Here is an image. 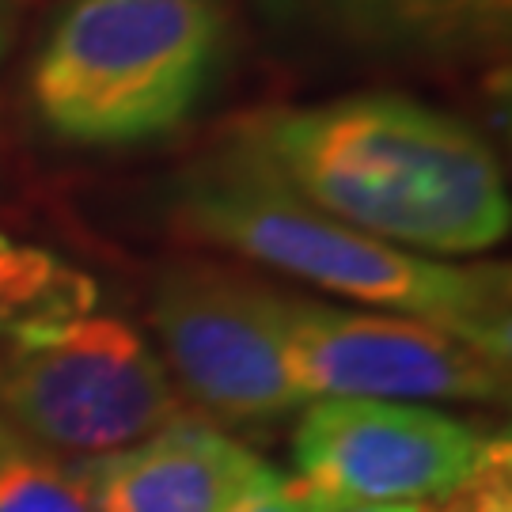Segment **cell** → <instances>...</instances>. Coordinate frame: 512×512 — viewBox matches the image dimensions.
Returning <instances> with one entry per match:
<instances>
[{
    "mask_svg": "<svg viewBox=\"0 0 512 512\" xmlns=\"http://www.w3.org/2000/svg\"><path fill=\"white\" fill-rule=\"evenodd\" d=\"M171 228L357 304L433 323L509 365L505 266H448L410 255L304 202L243 137L179 171L167 186Z\"/></svg>",
    "mask_w": 512,
    "mask_h": 512,
    "instance_id": "7a4b0ae2",
    "label": "cell"
},
{
    "mask_svg": "<svg viewBox=\"0 0 512 512\" xmlns=\"http://www.w3.org/2000/svg\"><path fill=\"white\" fill-rule=\"evenodd\" d=\"M281 35L357 54L471 61L509 42L512 0H251Z\"/></svg>",
    "mask_w": 512,
    "mask_h": 512,
    "instance_id": "9c48e42d",
    "label": "cell"
},
{
    "mask_svg": "<svg viewBox=\"0 0 512 512\" xmlns=\"http://www.w3.org/2000/svg\"><path fill=\"white\" fill-rule=\"evenodd\" d=\"M16 4H23V0H16Z\"/></svg>",
    "mask_w": 512,
    "mask_h": 512,
    "instance_id": "2e32d148",
    "label": "cell"
},
{
    "mask_svg": "<svg viewBox=\"0 0 512 512\" xmlns=\"http://www.w3.org/2000/svg\"><path fill=\"white\" fill-rule=\"evenodd\" d=\"M99 304L95 281L54 251L0 236V342L16 346L69 327Z\"/></svg>",
    "mask_w": 512,
    "mask_h": 512,
    "instance_id": "30bf717a",
    "label": "cell"
},
{
    "mask_svg": "<svg viewBox=\"0 0 512 512\" xmlns=\"http://www.w3.org/2000/svg\"><path fill=\"white\" fill-rule=\"evenodd\" d=\"M281 482L247 444L186 414L129 448L88 459L92 512H239Z\"/></svg>",
    "mask_w": 512,
    "mask_h": 512,
    "instance_id": "ba28073f",
    "label": "cell"
},
{
    "mask_svg": "<svg viewBox=\"0 0 512 512\" xmlns=\"http://www.w3.org/2000/svg\"><path fill=\"white\" fill-rule=\"evenodd\" d=\"M0 512H92L88 459L0 425Z\"/></svg>",
    "mask_w": 512,
    "mask_h": 512,
    "instance_id": "8fae6325",
    "label": "cell"
},
{
    "mask_svg": "<svg viewBox=\"0 0 512 512\" xmlns=\"http://www.w3.org/2000/svg\"><path fill=\"white\" fill-rule=\"evenodd\" d=\"M236 133L304 202L403 251L478 255L509 236L494 148L429 103L346 95L255 114Z\"/></svg>",
    "mask_w": 512,
    "mask_h": 512,
    "instance_id": "6da1fadb",
    "label": "cell"
},
{
    "mask_svg": "<svg viewBox=\"0 0 512 512\" xmlns=\"http://www.w3.org/2000/svg\"><path fill=\"white\" fill-rule=\"evenodd\" d=\"M338 512H421V505H346Z\"/></svg>",
    "mask_w": 512,
    "mask_h": 512,
    "instance_id": "9a60e30c",
    "label": "cell"
},
{
    "mask_svg": "<svg viewBox=\"0 0 512 512\" xmlns=\"http://www.w3.org/2000/svg\"><path fill=\"white\" fill-rule=\"evenodd\" d=\"M285 296L217 262H179L152 293V327L183 391L213 418L262 425L308 403L281 349Z\"/></svg>",
    "mask_w": 512,
    "mask_h": 512,
    "instance_id": "8992f818",
    "label": "cell"
},
{
    "mask_svg": "<svg viewBox=\"0 0 512 512\" xmlns=\"http://www.w3.org/2000/svg\"><path fill=\"white\" fill-rule=\"evenodd\" d=\"M437 512H512V497H509V456L497 459L490 471L459 490L456 497H448Z\"/></svg>",
    "mask_w": 512,
    "mask_h": 512,
    "instance_id": "7c38bea8",
    "label": "cell"
},
{
    "mask_svg": "<svg viewBox=\"0 0 512 512\" xmlns=\"http://www.w3.org/2000/svg\"><path fill=\"white\" fill-rule=\"evenodd\" d=\"M505 456L509 440L391 399H319L293 433L296 478L334 509L448 501Z\"/></svg>",
    "mask_w": 512,
    "mask_h": 512,
    "instance_id": "5b68a950",
    "label": "cell"
},
{
    "mask_svg": "<svg viewBox=\"0 0 512 512\" xmlns=\"http://www.w3.org/2000/svg\"><path fill=\"white\" fill-rule=\"evenodd\" d=\"M183 414L164 361L114 315L0 353V425L65 456H107Z\"/></svg>",
    "mask_w": 512,
    "mask_h": 512,
    "instance_id": "277c9868",
    "label": "cell"
},
{
    "mask_svg": "<svg viewBox=\"0 0 512 512\" xmlns=\"http://www.w3.org/2000/svg\"><path fill=\"white\" fill-rule=\"evenodd\" d=\"M19 8L23 4H16V0H0V61L12 50V38H16L19 27Z\"/></svg>",
    "mask_w": 512,
    "mask_h": 512,
    "instance_id": "5bb4252c",
    "label": "cell"
},
{
    "mask_svg": "<svg viewBox=\"0 0 512 512\" xmlns=\"http://www.w3.org/2000/svg\"><path fill=\"white\" fill-rule=\"evenodd\" d=\"M239 512H338L327 497H319L315 490H308L300 478H285L277 490L262 494L258 501L243 505Z\"/></svg>",
    "mask_w": 512,
    "mask_h": 512,
    "instance_id": "4fadbf2b",
    "label": "cell"
},
{
    "mask_svg": "<svg viewBox=\"0 0 512 512\" xmlns=\"http://www.w3.org/2000/svg\"><path fill=\"white\" fill-rule=\"evenodd\" d=\"M281 349L304 399L494 403L509 387L505 361L410 315H361L285 296Z\"/></svg>",
    "mask_w": 512,
    "mask_h": 512,
    "instance_id": "52a82bcc",
    "label": "cell"
},
{
    "mask_svg": "<svg viewBox=\"0 0 512 512\" xmlns=\"http://www.w3.org/2000/svg\"><path fill=\"white\" fill-rule=\"evenodd\" d=\"M224 42L220 0H69L31 61V107L65 145L160 141L205 103Z\"/></svg>",
    "mask_w": 512,
    "mask_h": 512,
    "instance_id": "3957f363",
    "label": "cell"
}]
</instances>
